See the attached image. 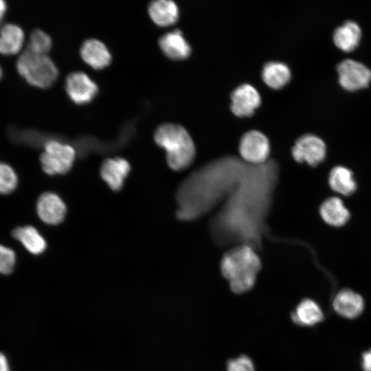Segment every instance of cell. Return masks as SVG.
<instances>
[{"label":"cell","mask_w":371,"mask_h":371,"mask_svg":"<svg viewBox=\"0 0 371 371\" xmlns=\"http://www.w3.org/2000/svg\"><path fill=\"white\" fill-rule=\"evenodd\" d=\"M0 371H10V367L6 356L0 352Z\"/></svg>","instance_id":"obj_28"},{"label":"cell","mask_w":371,"mask_h":371,"mask_svg":"<svg viewBox=\"0 0 371 371\" xmlns=\"http://www.w3.org/2000/svg\"><path fill=\"white\" fill-rule=\"evenodd\" d=\"M18 184V177L15 170L9 164L0 162V194L12 192Z\"/></svg>","instance_id":"obj_24"},{"label":"cell","mask_w":371,"mask_h":371,"mask_svg":"<svg viewBox=\"0 0 371 371\" xmlns=\"http://www.w3.org/2000/svg\"><path fill=\"white\" fill-rule=\"evenodd\" d=\"M14 251L0 244V274L8 275L13 271L16 264Z\"/></svg>","instance_id":"obj_25"},{"label":"cell","mask_w":371,"mask_h":371,"mask_svg":"<svg viewBox=\"0 0 371 371\" xmlns=\"http://www.w3.org/2000/svg\"><path fill=\"white\" fill-rule=\"evenodd\" d=\"M319 213L327 224L335 227L344 225L350 218L349 211L338 197H330L324 201L320 206Z\"/></svg>","instance_id":"obj_19"},{"label":"cell","mask_w":371,"mask_h":371,"mask_svg":"<svg viewBox=\"0 0 371 371\" xmlns=\"http://www.w3.org/2000/svg\"><path fill=\"white\" fill-rule=\"evenodd\" d=\"M67 207L62 199L55 193L44 192L36 202V212L40 219L49 225L61 223L66 214Z\"/></svg>","instance_id":"obj_10"},{"label":"cell","mask_w":371,"mask_h":371,"mask_svg":"<svg viewBox=\"0 0 371 371\" xmlns=\"http://www.w3.org/2000/svg\"><path fill=\"white\" fill-rule=\"evenodd\" d=\"M12 237L20 242L27 251L38 255L46 249V241L38 230L32 225L19 226L12 231Z\"/></svg>","instance_id":"obj_17"},{"label":"cell","mask_w":371,"mask_h":371,"mask_svg":"<svg viewBox=\"0 0 371 371\" xmlns=\"http://www.w3.org/2000/svg\"><path fill=\"white\" fill-rule=\"evenodd\" d=\"M339 82L345 89L355 91L367 87L371 81V70L361 62L347 58L337 66Z\"/></svg>","instance_id":"obj_5"},{"label":"cell","mask_w":371,"mask_h":371,"mask_svg":"<svg viewBox=\"0 0 371 371\" xmlns=\"http://www.w3.org/2000/svg\"><path fill=\"white\" fill-rule=\"evenodd\" d=\"M1 77H2V69L0 65V79L1 78Z\"/></svg>","instance_id":"obj_30"},{"label":"cell","mask_w":371,"mask_h":371,"mask_svg":"<svg viewBox=\"0 0 371 371\" xmlns=\"http://www.w3.org/2000/svg\"><path fill=\"white\" fill-rule=\"evenodd\" d=\"M231 100V110L238 117L252 115L261 102L259 93L249 84L238 87L232 92Z\"/></svg>","instance_id":"obj_9"},{"label":"cell","mask_w":371,"mask_h":371,"mask_svg":"<svg viewBox=\"0 0 371 371\" xmlns=\"http://www.w3.org/2000/svg\"><path fill=\"white\" fill-rule=\"evenodd\" d=\"M159 47L163 53L173 60H183L191 52L188 43L179 30L168 32L159 39Z\"/></svg>","instance_id":"obj_14"},{"label":"cell","mask_w":371,"mask_h":371,"mask_svg":"<svg viewBox=\"0 0 371 371\" xmlns=\"http://www.w3.org/2000/svg\"><path fill=\"white\" fill-rule=\"evenodd\" d=\"M291 153L296 161L306 162L308 165L314 166L324 159L326 146L319 137L306 134L298 138L292 148Z\"/></svg>","instance_id":"obj_6"},{"label":"cell","mask_w":371,"mask_h":371,"mask_svg":"<svg viewBox=\"0 0 371 371\" xmlns=\"http://www.w3.org/2000/svg\"><path fill=\"white\" fill-rule=\"evenodd\" d=\"M65 90L74 103L85 104L96 96L98 88L86 74L77 71L72 72L67 76Z\"/></svg>","instance_id":"obj_8"},{"label":"cell","mask_w":371,"mask_h":371,"mask_svg":"<svg viewBox=\"0 0 371 371\" xmlns=\"http://www.w3.org/2000/svg\"><path fill=\"white\" fill-rule=\"evenodd\" d=\"M52 45V38L47 33L41 30H35L30 36L26 49L36 54H47Z\"/></svg>","instance_id":"obj_23"},{"label":"cell","mask_w":371,"mask_h":371,"mask_svg":"<svg viewBox=\"0 0 371 371\" xmlns=\"http://www.w3.org/2000/svg\"><path fill=\"white\" fill-rule=\"evenodd\" d=\"M130 170L129 163L123 158L107 159L102 163L100 175L113 190L117 191L122 188Z\"/></svg>","instance_id":"obj_12"},{"label":"cell","mask_w":371,"mask_h":371,"mask_svg":"<svg viewBox=\"0 0 371 371\" xmlns=\"http://www.w3.org/2000/svg\"><path fill=\"white\" fill-rule=\"evenodd\" d=\"M361 368L363 371H371V349L361 354Z\"/></svg>","instance_id":"obj_27"},{"label":"cell","mask_w":371,"mask_h":371,"mask_svg":"<svg viewBox=\"0 0 371 371\" xmlns=\"http://www.w3.org/2000/svg\"><path fill=\"white\" fill-rule=\"evenodd\" d=\"M227 371H255V367L249 357L241 355L228 361Z\"/></svg>","instance_id":"obj_26"},{"label":"cell","mask_w":371,"mask_h":371,"mask_svg":"<svg viewBox=\"0 0 371 371\" xmlns=\"http://www.w3.org/2000/svg\"><path fill=\"white\" fill-rule=\"evenodd\" d=\"M291 317L295 324L303 326H314L324 319L321 307L316 302L309 298L302 300L291 313Z\"/></svg>","instance_id":"obj_15"},{"label":"cell","mask_w":371,"mask_h":371,"mask_svg":"<svg viewBox=\"0 0 371 371\" xmlns=\"http://www.w3.org/2000/svg\"><path fill=\"white\" fill-rule=\"evenodd\" d=\"M239 152L246 161L254 164H262L269 155V142L261 132L249 131L244 134L240 141Z\"/></svg>","instance_id":"obj_7"},{"label":"cell","mask_w":371,"mask_h":371,"mask_svg":"<svg viewBox=\"0 0 371 371\" xmlns=\"http://www.w3.org/2000/svg\"><path fill=\"white\" fill-rule=\"evenodd\" d=\"M16 67L26 82L36 87L48 88L58 78V69L47 54L26 49L19 57Z\"/></svg>","instance_id":"obj_3"},{"label":"cell","mask_w":371,"mask_h":371,"mask_svg":"<svg viewBox=\"0 0 371 371\" xmlns=\"http://www.w3.org/2000/svg\"><path fill=\"white\" fill-rule=\"evenodd\" d=\"M82 60L95 69L107 67L111 62V55L106 45L95 38L86 40L80 50Z\"/></svg>","instance_id":"obj_13"},{"label":"cell","mask_w":371,"mask_h":371,"mask_svg":"<svg viewBox=\"0 0 371 371\" xmlns=\"http://www.w3.org/2000/svg\"><path fill=\"white\" fill-rule=\"evenodd\" d=\"M262 77L269 87L278 89L289 82L291 71L288 66L282 63L269 62L264 66Z\"/></svg>","instance_id":"obj_22"},{"label":"cell","mask_w":371,"mask_h":371,"mask_svg":"<svg viewBox=\"0 0 371 371\" xmlns=\"http://www.w3.org/2000/svg\"><path fill=\"white\" fill-rule=\"evenodd\" d=\"M148 13L153 21L162 27L174 24L179 18L178 7L170 0L152 1L148 5Z\"/></svg>","instance_id":"obj_20"},{"label":"cell","mask_w":371,"mask_h":371,"mask_svg":"<svg viewBox=\"0 0 371 371\" xmlns=\"http://www.w3.org/2000/svg\"><path fill=\"white\" fill-rule=\"evenodd\" d=\"M22 28L14 23H6L0 29V54L5 56L19 52L24 43Z\"/></svg>","instance_id":"obj_16"},{"label":"cell","mask_w":371,"mask_h":371,"mask_svg":"<svg viewBox=\"0 0 371 371\" xmlns=\"http://www.w3.org/2000/svg\"><path fill=\"white\" fill-rule=\"evenodd\" d=\"M154 139L166 150L167 163L172 170H182L193 161L195 146L183 126L172 123L161 124L155 132Z\"/></svg>","instance_id":"obj_2"},{"label":"cell","mask_w":371,"mask_h":371,"mask_svg":"<svg viewBox=\"0 0 371 371\" xmlns=\"http://www.w3.org/2000/svg\"><path fill=\"white\" fill-rule=\"evenodd\" d=\"M328 183L333 190L345 196L352 194L357 188L351 170L341 166H336L331 170Z\"/></svg>","instance_id":"obj_21"},{"label":"cell","mask_w":371,"mask_h":371,"mask_svg":"<svg viewBox=\"0 0 371 371\" xmlns=\"http://www.w3.org/2000/svg\"><path fill=\"white\" fill-rule=\"evenodd\" d=\"M7 10V4L6 3L3 1L0 0V25L3 21V19L4 17L5 13Z\"/></svg>","instance_id":"obj_29"},{"label":"cell","mask_w":371,"mask_h":371,"mask_svg":"<svg viewBox=\"0 0 371 371\" xmlns=\"http://www.w3.org/2000/svg\"><path fill=\"white\" fill-rule=\"evenodd\" d=\"M332 306L339 316L352 319L363 312L365 302L359 293L349 289H344L335 295Z\"/></svg>","instance_id":"obj_11"},{"label":"cell","mask_w":371,"mask_h":371,"mask_svg":"<svg viewBox=\"0 0 371 371\" xmlns=\"http://www.w3.org/2000/svg\"><path fill=\"white\" fill-rule=\"evenodd\" d=\"M361 36V30L358 23L347 21L335 30L333 41L339 49L350 52L359 45Z\"/></svg>","instance_id":"obj_18"},{"label":"cell","mask_w":371,"mask_h":371,"mask_svg":"<svg viewBox=\"0 0 371 371\" xmlns=\"http://www.w3.org/2000/svg\"><path fill=\"white\" fill-rule=\"evenodd\" d=\"M76 151L69 144L56 139H49L44 144L40 161L43 171L49 175H63L71 168Z\"/></svg>","instance_id":"obj_4"},{"label":"cell","mask_w":371,"mask_h":371,"mask_svg":"<svg viewBox=\"0 0 371 371\" xmlns=\"http://www.w3.org/2000/svg\"><path fill=\"white\" fill-rule=\"evenodd\" d=\"M261 262L251 247L243 245L224 254L221 262L223 276L231 290L237 294L249 291L255 284Z\"/></svg>","instance_id":"obj_1"}]
</instances>
